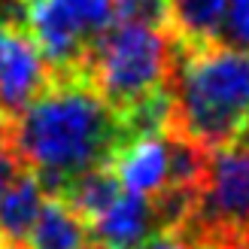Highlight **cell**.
Returning <instances> with one entry per match:
<instances>
[{"label":"cell","instance_id":"1","mask_svg":"<svg viewBox=\"0 0 249 249\" xmlns=\"http://www.w3.org/2000/svg\"><path fill=\"white\" fill-rule=\"evenodd\" d=\"M131 140L122 116L85 73H52L46 89L3 128V143L49 195L89 170L109 167Z\"/></svg>","mask_w":249,"mask_h":249},{"label":"cell","instance_id":"2","mask_svg":"<svg viewBox=\"0 0 249 249\" xmlns=\"http://www.w3.org/2000/svg\"><path fill=\"white\" fill-rule=\"evenodd\" d=\"M173 43V40H170ZM249 128V49L177 46L170 58V131L204 152Z\"/></svg>","mask_w":249,"mask_h":249},{"label":"cell","instance_id":"3","mask_svg":"<svg viewBox=\"0 0 249 249\" xmlns=\"http://www.w3.org/2000/svg\"><path fill=\"white\" fill-rule=\"evenodd\" d=\"M170 58L173 43L167 28L116 21L94 43L82 73L119 116H128L170 94Z\"/></svg>","mask_w":249,"mask_h":249},{"label":"cell","instance_id":"4","mask_svg":"<svg viewBox=\"0 0 249 249\" xmlns=\"http://www.w3.org/2000/svg\"><path fill=\"white\" fill-rule=\"evenodd\" d=\"M182 228L210 249L249 246V128L207 152Z\"/></svg>","mask_w":249,"mask_h":249},{"label":"cell","instance_id":"5","mask_svg":"<svg viewBox=\"0 0 249 249\" xmlns=\"http://www.w3.org/2000/svg\"><path fill=\"white\" fill-rule=\"evenodd\" d=\"M49 70L43 52L18 24H0V137L3 128L46 89Z\"/></svg>","mask_w":249,"mask_h":249},{"label":"cell","instance_id":"6","mask_svg":"<svg viewBox=\"0 0 249 249\" xmlns=\"http://www.w3.org/2000/svg\"><path fill=\"white\" fill-rule=\"evenodd\" d=\"M89 228L97 249H131L164 225H161V216L149 197L122 192L109 204V210H104Z\"/></svg>","mask_w":249,"mask_h":249},{"label":"cell","instance_id":"7","mask_svg":"<svg viewBox=\"0 0 249 249\" xmlns=\"http://www.w3.org/2000/svg\"><path fill=\"white\" fill-rule=\"evenodd\" d=\"M231 0H164V28L177 46H210L222 40Z\"/></svg>","mask_w":249,"mask_h":249},{"label":"cell","instance_id":"8","mask_svg":"<svg viewBox=\"0 0 249 249\" xmlns=\"http://www.w3.org/2000/svg\"><path fill=\"white\" fill-rule=\"evenodd\" d=\"M46 197L49 192L40 177L21 167L16 182L6 189L3 201H0V240L12 249H28V237L40 219Z\"/></svg>","mask_w":249,"mask_h":249},{"label":"cell","instance_id":"9","mask_svg":"<svg viewBox=\"0 0 249 249\" xmlns=\"http://www.w3.org/2000/svg\"><path fill=\"white\" fill-rule=\"evenodd\" d=\"M28 249H97L91 228L61 195H49L28 237Z\"/></svg>","mask_w":249,"mask_h":249},{"label":"cell","instance_id":"10","mask_svg":"<svg viewBox=\"0 0 249 249\" xmlns=\"http://www.w3.org/2000/svg\"><path fill=\"white\" fill-rule=\"evenodd\" d=\"M122 192L124 189H122L119 177L113 173V167H97V170H89V173H82V177H76L58 195L91 225L104 210H109V204H113Z\"/></svg>","mask_w":249,"mask_h":249},{"label":"cell","instance_id":"11","mask_svg":"<svg viewBox=\"0 0 249 249\" xmlns=\"http://www.w3.org/2000/svg\"><path fill=\"white\" fill-rule=\"evenodd\" d=\"M222 43L249 49V0H231L222 24Z\"/></svg>","mask_w":249,"mask_h":249},{"label":"cell","instance_id":"12","mask_svg":"<svg viewBox=\"0 0 249 249\" xmlns=\"http://www.w3.org/2000/svg\"><path fill=\"white\" fill-rule=\"evenodd\" d=\"M131 249H210L197 237H192L185 228H161L152 237H146L143 243H137Z\"/></svg>","mask_w":249,"mask_h":249},{"label":"cell","instance_id":"13","mask_svg":"<svg viewBox=\"0 0 249 249\" xmlns=\"http://www.w3.org/2000/svg\"><path fill=\"white\" fill-rule=\"evenodd\" d=\"M21 173V161L16 158V152L0 140V201H3V195L12 182H16V177Z\"/></svg>","mask_w":249,"mask_h":249},{"label":"cell","instance_id":"14","mask_svg":"<svg viewBox=\"0 0 249 249\" xmlns=\"http://www.w3.org/2000/svg\"><path fill=\"white\" fill-rule=\"evenodd\" d=\"M0 249H12V246H6V243H3V240H0Z\"/></svg>","mask_w":249,"mask_h":249},{"label":"cell","instance_id":"15","mask_svg":"<svg viewBox=\"0 0 249 249\" xmlns=\"http://www.w3.org/2000/svg\"><path fill=\"white\" fill-rule=\"evenodd\" d=\"M234 249H249V246H234Z\"/></svg>","mask_w":249,"mask_h":249},{"label":"cell","instance_id":"16","mask_svg":"<svg viewBox=\"0 0 249 249\" xmlns=\"http://www.w3.org/2000/svg\"><path fill=\"white\" fill-rule=\"evenodd\" d=\"M0 140H3V137H0Z\"/></svg>","mask_w":249,"mask_h":249}]
</instances>
